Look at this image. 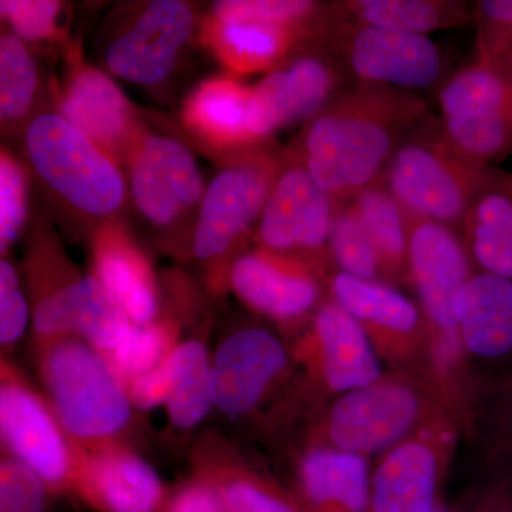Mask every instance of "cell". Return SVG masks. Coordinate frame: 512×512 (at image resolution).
Instances as JSON below:
<instances>
[{"label": "cell", "instance_id": "obj_45", "mask_svg": "<svg viewBox=\"0 0 512 512\" xmlns=\"http://www.w3.org/2000/svg\"><path fill=\"white\" fill-rule=\"evenodd\" d=\"M434 512H443V511H440V510H436V511H434Z\"/></svg>", "mask_w": 512, "mask_h": 512}, {"label": "cell", "instance_id": "obj_13", "mask_svg": "<svg viewBox=\"0 0 512 512\" xmlns=\"http://www.w3.org/2000/svg\"><path fill=\"white\" fill-rule=\"evenodd\" d=\"M322 49L342 63L355 83L417 93L439 89L448 76L447 57L429 36L356 25L342 16Z\"/></svg>", "mask_w": 512, "mask_h": 512}, {"label": "cell", "instance_id": "obj_9", "mask_svg": "<svg viewBox=\"0 0 512 512\" xmlns=\"http://www.w3.org/2000/svg\"><path fill=\"white\" fill-rule=\"evenodd\" d=\"M444 136L474 163L512 156V77L503 63L474 57L437 90Z\"/></svg>", "mask_w": 512, "mask_h": 512}, {"label": "cell", "instance_id": "obj_39", "mask_svg": "<svg viewBox=\"0 0 512 512\" xmlns=\"http://www.w3.org/2000/svg\"><path fill=\"white\" fill-rule=\"evenodd\" d=\"M30 325L28 293L16 266L0 258V355L25 335Z\"/></svg>", "mask_w": 512, "mask_h": 512}, {"label": "cell", "instance_id": "obj_12", "mask_svg": "<svg viewBox=\"0 0 512 512\" xmlns=\"http://www.w3.org/2000/svg\"><path fill=\"white\" fill-rule=\"evenodd\" d=\"M298 359L308 420L330 400L372 383L384 372L365 330L330 296L305 326Z\"/></svg>", "mask_w": 512, "mask_h": 512}, {"label": "cell", "instance_id": "obj_36", "mask_svg": "<svg viewBox=\"0 0 512 512\" xmlns=\"http://www.w3.org/2000/svg\"><path fill=\"white\" fill-rule=\"evenodd\" d=\"M66 3L59 0H0V25L30 49L66 43L62 23Z\"/></svg>", "mask_w": 512, "mask_h": 512}, {"label": "cell", "instance_id": "obj_18", "mask_svg": "<svg viewBox=\"0 0 512 512\" xmlns=\"http://www.w3.org/2000/svg\"><path fill=\"white\" fill-rule=\"evenodd\" d=\"M195 25L197 19L188 3H144L107 43L104 64L114 76L137 86H160L177 69Z\"/></svg>", "mask_w": 512, "mask_h": 512}, {"label": "cell", "instance_id": "obj_32", "mask_svg": "<svg viewBox=\"0 0 512 512\" xmlns=\"http://www.w3.org/2000/svg\"><path fill=\"white\" fill-rule=\"evenodd\" d=\"M42 74L35 52L0 25V134H18L40 109Z\"/></svg>", "mask_w": 512, "mask_h": 512}, {"label": "cell", "instance_id": "obj_38", "mask_svg": "<svg viewBox=\"0 0 512 512\" xmlns=\"http://www.w3.org/2000/svg\"><path fill=\"white\" fill-rule=\"evenodd\" d=\"M477 28V59L498 63L512 49V0H478L473 3Z\"/></svg>", "mask_w": 512, "mask_h": 512}, {"label": "cell", "instance_id": "obj_43", "mask_svg": "<svg viewBox=\"0 0 512 512\" xmlns=\"http://www.w3.org/2000/svg\"><path fill=\"white\" fill-rule=\"evenodd\" d=\"M168 512H224L220 494L210 485H191L181 491Z\"/></svg>", "mask_w": 512, "mask_h": 512}, {"label": "cell", "instance_id": "obj_40", "mask_svg": "<svg viewBox=\"0 0 512 512\" xmlns=\"http://www.w3.org/2000/svg\"><path fill=\"white\" fill-rule=\"evenodd\" d=\"M49 487L15 458L0 457V512H45Z\"/></svg>", "mask_w": 512, "mask_h": 512}, {"label": "cell", "instance_id": "obj_21", "mask_svg": "<svg viewBox=\"0 0 512 512\" xmlns=\"http://www.w3.org/2000/svg\"><path fill=\"white\" fill-rule=\"evenodd\" d=\"M291 357L274 333L258 326L235 330L211 360L212 400L232 419L247 416L288 372Z\"/></svg>", "mask_w": 512, "mask_h": 512}, {"label": "cell", "instance_id": "obj_28", "mask_svg": "<svg viewBox=\"0 0 512 512\" xmlns=\"http://www.w3.org/2000/svg\"><path fill=\"white\" fill-rule=\"evenodd\" d=\"M298 478L306 500L322 512H365L369 508L367 458L332 448H303Z\"/></svg>", "mask_w": 512, "mask_h": 512}, {"label": "cell", "instance_id": "obj_33", "mask_svg": "<svg viewBox=\"0 0 512 512\" xmlns=\"http://www.w3.org/2000/svg\"><path fill=\"white\" fill-rule=\"evenodd\" d=\"M165 360L170 369L168 414L178 429H192L214 406L210 355L204 343L188 340Z\"/></svg>", "mask_w": 512, "mask_h": 512}, {"label": "cell", "instance_id": "obj_34", "mask_svg": "<svg viewBox=\"0 0 512 512\" xmlns=\"http://www.w3.org/2000/svg\"><path fill=\"white\" fill-rule=\"evenodd\" d=\"M32 178L19 153L0 143V258L28 231L32 221Z\"/></svg>", "mask_w": 512, "mask_h": 512}, {"label": "cell", "instance_id": "obj_23", "mask_svg": "<svg viewBox=\"0 0 512 512\" xmlns=\"http://www.w3.org/2000/svg\"><path fill=\"white\" fill-rule=\"evenodd\" d=\"M92 234L94 276L133 325L153 322L158 312L156 281L126 224L117 218L94 228Z\"/></svg>", "mask_w": 512, "mask_h": 512}, {"label": "cell", "instance_id": "obj_29", "mask_svg": "<svg viewBox=\"0 0 512 512\" xmlns=\"http://www.w3.org/2000/svg\"><path fill=\"white\" fill-rule=\"evenodd\" d=\"M333 5L350 23L412 35L474 25L473 3L461 0H343Z\"/></svg>", "mask_w": 512, "mask_h": 512}, {"label": "cell", "instance_id": "obj_11", "mask_svg": "<svg viewBox=\"0 0 512 512\" xmlns=\"http://www.w3.org/2000/svg\"><path fill=\"white\" fill-rule=\"evenodd\" d=\"M126 167L128 195L148 227L158 234H194L207 185L190 148L146 131Z\"/></svg>", "mask_w": 512, "mask_h": 512}, {"label": "cell", "instance_id": "obj_5", "mask_svg": "<svg viewBox=\"0 0 512 512\" xmlns=\"http://www.w3.org/2000/svg\"><path fill=\"white\" fill-rule=\"evenodd\" d=\"M444 417L453 419L430 384L384 370L372 383L340 394L313 414L303 448H332L370 460Z\"/></svg>", "mask_w": 512, "mask_h": 512}, {"label": "cell", "instance_id": "obj_8", "mask_svg": "<svg viewBox=\"0 0 512 512\" xmlns=\"http://www.w3.org/2000/svg\"><path fill=\"white\" fill-rule=\"evenodd\" d=\"M39 348L40 375L64 430L79 439H103L126 426L130 394L100 350L70 338L42 342Z\"/></svg>", "mask_w": 512, "mask_h": 512}, {"label": "cell", "instance_id": "obj_27", "mask_svg": "<svg viewBox=\"0 0 512 512\" xmlns=\"http://www.w3.org/2000/svg\"><path fill=\"white\" fill-rule=\"evenodd\" d=\"M474 466L501 481L512 480V367L480 375L464 434Z\"/></svg>", "mask_w": 512, "mask_h": 512}, {"label": "cell", "instance_id": "obj_2", "mask_svg": "<svg viewBox=\"0 0 512 512\" xmlns=\"http://www.w3.org/2000/svg\"><path fill=\"white\" fill-rule=\"evenodd\" d=\"M476 272L460 232L409 215V288L416 293L426 325L437 392L456 421L461 439L470 423L480 373L471 365L461 343L456 299Z\"/></svg>", "mask_w": 512, "mask_h": 512}, {"label": "cell", "instance_id": "obj_10", "mask_svg": "<svg viewBox=\"0 0 512 512\" xmlns=\"http://www.w3.org/2000/svg\"><path fill=\"white\" fill-rule=\"evenodd\" d=\"M328 289L330 298L365 330L387 370L416 377L437 392L426 325L417 302L394 286L339 271L329 276Z\"/></svg>", "mask_w": 512, "mask_h": 512}, {"label": "cell", "instance_id": "obj_41", "mask_svg": "<svg viewBox=\"0 0 512 512\" xmlns=\"http://www.w3.org/2000/svg\"><path fill=\"white\" fill-rule=\"evenodd\" d=\"M218 494L224 512H298L251 478L237 477L225 481Z\"/></svg>", "mask_w": 512, "mask_h": 512}, {"label": "cell", "instance_id": "obj_35", "mask_svg": "<svg viewBox=\"0 0 512 512\" xmlns=\"http://www.w3.org/2000/svg\"><path fill=\"white\" fill-rule=\"evenodd\" d=\"M329 254L335 271L363 281L382 282L379 259L350 200L336 208Z\"/></svg>", "mask_w": 512, "mask_h": 512}, {"label": "cell", "instance_id": "obj_3", "mask_svg": "<svg viewBox=\"0 0 512 512\" xmlns=\"http://www.w3.org/2000/svg\"><path fill=\"white\" fill-rule=\"evenodd\" d=\"M16 137L33 185L60 214L93 229L121 218L130 195L120 165L55 107H40Z\"/></svg>", "mask_w": 512, "mask_h": 512}, {"label": "cell", "instance_id": "obj_42", "mask_svg": "<svg viewBox=\"0 0 512 512\" xmlns=\"http://www.w3.org/2000/svg\"><path fill=\"white\" fill-rule=\"evenodd\" d=\"M168 393H170V369H168L167 360L146 375L134 379L128 390L131 404L141 410H151L167 403Z\"/></svg>", "mask_w": 512, "mask_h": 512}, {"label": "cell", "instance_id": "obj_15", "mask_svg": "<svg viewBox=\"0 0 512 512\" xmlns=\"http://www.w3.org/2000/svg\"><path fill=\"white\" fill-rule=\"evenodd\" d=\"M352 82L335 56L318 46L295 50L252 87L248 126L259 144L282 128L305 124Z\"/></svg>", "mask_w": 512, "mask_h": 512}, {"label": "cell", "instance_id": "obj_26", "mask_svg": "<svg viewBox=\"0 0 512 512\" xmlns=\"http://www.w3.org/2000/svg\"><path fill=\"white\" fill-rule=\"evenodd\" d=\"M477 272L512 279V174L490 165L460 227Z\"/></svg>", "mask_w": 512, "mask_h": 512}, {"label": "cell", "instance_id": "obj_31", "mask_svg": "<svg viewBox=\"0 0 512 512\" xmlns=\"http://www.w3.org/2000/svg\"><path fill=\"white\" fill-rule=\"evenodd\" d=\"M90 497L106 512H157L164 488L150 464L133 454L104 456L89 477Z\"/></svg>", "mask_w": 512, "mask_h": 512}, {"label": "cell", "instance_id": "obj_14", "mask_svg": "<svg viewBox=\"0 0 512 512\" xmlns=\"http://www.w3.org/2000/svg\"><path fill=\"white\" fill-rule=\"evenodd\" d=\"M338 204L284 150V165L254 234L256 248L308 264L329 279L335 272L329 239Z\"/></svg>", "mask_w": 512, "mask_h": 512}, {"label": "cell", "instance_id": "obj_16", "mask_svg": "<svg viewBox=\"0 0 512 512\" xmlns=\"http://www.w3.org/2000/svg\"><path fill=\"white\" fill-rule=\"evenodd\" d=\"M66 73L55 90V109L117 164L126 165L146 133L136 107L103 70L84 60L82 49H66Z\"/></svg>", "mask_w": 512, "mask_h": 512}, {"label": "cell", "instance_id": "obj_44", "mask_svg": "<svg viewBox=\"0 0 512 512\" xmlns=\"http://www.w3.org/2000/svg\"><path fill=\"white\" fill-rule=\"evenodd\" d=\"M501 63H503L504 66L507 67L508 73H510L512 77V49L510 50V52L507 53V56H505L504 59L501 60Z\"/></svg>", "mask_w": 512, "mask_h": 512}, {"label": "cell", "instance_id": "obj_22", "mask_svg": "<svg viewBox=\"0 0 512 512\" xmlns=\"http://www.w3.org/2000/svg\"><path fill=\"white\" fill-rule=\"evenodd\" d=\"M251 92V86L232 74L208 77L185 99L181 109L183 126L222 161L264 146L255 140L248 126Z\"/></svg>", "mask_w": 512, "mask_h": 512}, {"label": "cell", "instance_id": "obj_20", "mask_svg": "<svg viewBox=\"0 0 512 512\" xmlns=\"http://www.w3.org/2000/svg\"><path fill=\"white\" fill-rule=\"evenodd\" d=\"M0 444L47 487L66 483L72 471L69 447L55 414L0 356Z\"/></svg>", "mask_w": 512, "mask_h": 512}, {"label": "cell", "instance_id": "obj_6", "mask_svg": "<svg viewBox=\"0 0 512 512\" xmlns=\"http://www.w3.org/2000/svg\"><path fill=\"white\" fill-rule=\"evenodd\" d=\"M488 167L451 146L429 113L402 138L380 181L410 217L460 231Z\"/></svg>", "mask_w": 512, "mask_h": 512}, {"label": "cell", "instance_id": "obj_7", "mask_svg": "<svg viewBox=\"0 0 512 512\" xmlns=\"http://www.w3.org/2000/svg\"><path fill=\"white\" fill-rule=\"evenodd\" d=\"M222 163L205 188L192 234L194 256L212 266L217 286L228 285L232 262L254 238L284 165V151L279 153L268 143Z\"/></svg>", "mask_w": 512, "mask_h": 512}, {"label": "cell", "instance_id": "obj_37", "mask_svg": "<svg viewBox=\"0 0 512 512\" xmlns=\"http://www.w3.org/2000/svg\"><path fill=\"white\" fill-rule=\"evenodd\" d=\"M170 348L167 329L153 322L131 325L120 345L111 352V363L121 377L137 379L164 362Z\"/></svg>", "mask_w": 512, "mask_h": 512}, {"label": "cell", "instance_id": "obj_25", "mask_svg": "<svg viewBox=\"0 0 512 512\" xmlns=\"http://www.w3.org/2000/svg\"><path fill=\"white\" fill-rule=\"evenodd\" d=\"M202 46L235 77L268 73L301 47L313 46L299 30L207 15L200 23Z\"/></svg>", "mask_w": 512, "mask_h": 512}, {"label": "cell", "instance_id": "obj_19", "mask_svg": "<svg viewBox=\"0 0 512 512\" xmlns=\"http://www.w3.org/2000/svg\"><path fill=\"white\" fill-rule=\"evenodd\" d=\"M228 285L249 309L286 325H308L329 298L326 276L261 248L242 252L232 262Z\"/></svg>", "mask_w": 512, "mask_h": 512}, {"label": "cell", "instance_id": "obj_24", "mask_svg": "<svg viewBox=\"0 0 512 512\" xmlns=\"http://www.w3.org/2000/svg\"><path fill=\"white\" fill-rule=\"evenodd\" d=\"M456 318L473 367L474 362H511L512 279L476 272L458 292Z\"/></svg>", "mask_w": 512, "mask_h": 512}, {"label": "cell", "instance_id": "obj_17", "mask_svg": "<svg viewBox=\"0 0 512 512\" xmlns=\"http://www.w3.org/2000/svg\"><path fill=\"white\" fill-rule=\"evenodd\" d=\"M460 439L457 424L444 417L377 458L370 474V511H436L437 488Z\"/></svg>", "mask_w": 512, "mask_h": 512}, {"label": "cell", "instance_id": "obj_30", "mask_svg": "<svg viewBox=\"0 0 512 512\" xmlns=\"http://www.w3.org/2000/svg\"><path fill=\"white\" fill-rule=\"evenodd\" d=\"M367 238L375 249L383 284L400 289L409 286L407 245L409 215L382 181L350 198Z\"/></svg>", "mask_w": 512, "mask_h": 512}, {"label": "cell", "instance_id": "obj_1", "mask_svg": "<svg viewBox=\"0 0 512 512\" xmlns=\"http://www.w3.org/2000/svg\"><path fill=\"white\" fill-rule=\"evenodd\" d=\"M427 114L419 93L353 82L303 124L285 151L342 204L382 180L393 151Z\"/></svg>", "mask_w": 512, "mask_h": 512}, {"label": "cell", "instance_id": "obj_4", "mask_svg": "<svg viewBox=\"0 0 512 512\" xmlns=\"http://www.w3.org/2000/svg\"><path fill=\"white\" fill-rule=\"evenodd\" d=\"M25 272L37 343L79 335L100 352H113L133 325L96 276L66 271L59 239L40 212L26 231Z\"/></svg>", "mask_w": 512, "mask_h": 512}]
</instances>
